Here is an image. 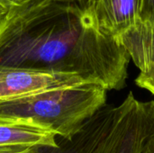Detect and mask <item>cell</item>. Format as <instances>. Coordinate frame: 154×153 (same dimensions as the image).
Instances as JSON below:
<instances>
[{
	"label": "cell",
	"instance_id": "obj_11",
	"mask_svg": "<svg viewBox=\"0 0 154 153\" xmlns=\"http://www.w3.org/2000/svg\"><path fill=\"white\" fill-rule=\"evenodd\" d=\"M7 8H5V6H3L2 5H0V21H1V19L4 17V15L6 14V12H7Z\"/></svg>",
	"mask_w": 154,
	"mask_h": 153
},
{
	"label": "cell",
	"instance_id": "obj_5",
	"mask_svg": "<svg viewBox=\"0 0 154 153\" xmlns=\"http://www.w3.org/2000/svg\"><path fill=\"white\" fill-rule=\"evenodd\" d=\"M142 0H86L85 14L103 34L116 41L140 20Z\"/></svg>",
	"mask_w": 154,
	"mask_h": 153
},
{
	"label": "cell",
	"instance_id": "obj_10",
	"mask_svg": "<svg viewBox=\"0 0 154 153\" xmlns=\"http://www.w3.org/2000/svg\"><path fill=\"white\" fill-rule=\"evenodd\" d=\"M142 153H154V138L146 144Z\"/></svg>",
	"mask_w": 154,
	"mask_h": 153
},
{
	"label": "cell",
	"instance_id": "obj_12",
	"mask_svg": "<svg viewBox=\"0 0 154 153\" xmlns=\"http://www.w3.org/2000/svg\"><path fill=\"white\" fill-rule=\"evenodd\" d=\"M27 153H41L40 151H31V152H27Z\"/></svg>",
	"mask_w": 154,
	"mask_h": 153
},
{
	"label": "cell",
	"instance_id": "obj_3",
	"mask_svg": "<svg viewBox=\"0 0 154 153\" xmlns=\"http://www.w3.org/2000/svg\"><path fill=\"white\" fill-rule=\"evenodd\" d=\"M152 138L154 100H139L130 91L116 107L110 129L93 153H142Z\"/></svg>",
	"mask_w": 154,
	"mask_h": 153
},
{
	"label": "cell",
	"instance_id": "obj_1",
	"mask_svg": "<svg viewBox=\"0 0 154 153\" xmlns=\"http://www.w3.org/2000/svg\"><path fill=\"white\" fill-rule=\"evenodd\" d=\"M130 60L93 25L80 0H25L0 21V69L76 75L109 91L125 87Z\"/></svg>",
	"mask_w": 154,
	"mask_h": 153
},
{
	"label": "cell",
	"instance_id": "obj_7",
	"mask_svg": "<svg viewBox=\"0 0 154 153\" xmlns=\"http://www.w3.org/2000/svg\"><path fill=\"white\" fill-rule=\"evenodd\" d=\"M134 82L139 87L148 90L154 96V65L147 71L140 72Z\"/></svg>",
	"mask_w": 154,
	"mask_h": 153
},
{
	"label": "cell",
	"instance_id": "obj_2",
	"mask_svg": "<svg viewBox=\"0 0 154 153\" xmlns=\"http://www.w3.org/2000/svg\"><path fill=\"white\" fill-rule=\"evenodd\" d=\"M107 90L87 84L0 101V117L31 121L71 140L106 105Z\"/></svg>",
	"mask_w": 154,
	"mask_h": 153
},
{
	"label": "cell",
	"instance_id": "obj_4",
	"mask_svg": "<svg viewBox=\"0 0 154 153\" xmlns=\"http://www.w3.org/2000/svg\"><path fill=\"white\" fill-rule=\"evenodd\" d=\"M87 84L94 83L70 74L24 69H0V101Z\"/></svg>",
	"mask_w": 154,
	"mask_h": 153
},
{
	"label": "cell",
	"instance_id": "obj_13",
	"mask_svg": "<svg viewBox=\"0 0 154 153\" xmlns=\"http://www.w3.org/2000/svg\"><path fill=\"white\" fill-rule=\"evenodd\" d=\"M80 1H81V0H80Z\"/></svg>",
	"mask_w": 154,
	"mask_h": 153
},
{
	"label": "cell",
	"instance_id": "obj_9",
	"mask_svg": "<svg viewBox=\"0 0 154 153\" xmlns=\"http://www.w3.org/2000/svg\"><path fill=\"white\" fill-rule=\"evenodd\" d=\"M24 1L25 0H0V5H2L5 8L9 9L13 6H15V5L22 4Z\"/></svg>",
	"mask_w": 154,
	"mask_h": 153
},
{
	"label": "cell",
	"instance_id": "obj_6",
	"mask_svg": "<svg viewBox=\"0 0 154 153\" xmlns=\"http://www.w3.org/2000/svg\"><path fill=\"white\" fill-rule=\"evenodd\" d=\"M60 147L58 135L31 121L0 117V153H27Z\"/></svg>",
	"mask_w": 154,
	"mask_h": 153
},
{
	"label": "cell",
	"instance_id": "obj_8",
	"mask_svg": "<svg viewBox=\"0 0 154 153\" xmlns=\"http://www.w3.org/2000/svg\"><path fill=\"white\" fill-rule=\"evenodd\" d=\"M140 21L154 26V0H142Z\"/></svg>",
	"mask_w": 154,
	"mask_h": 153
}]
</instances>
